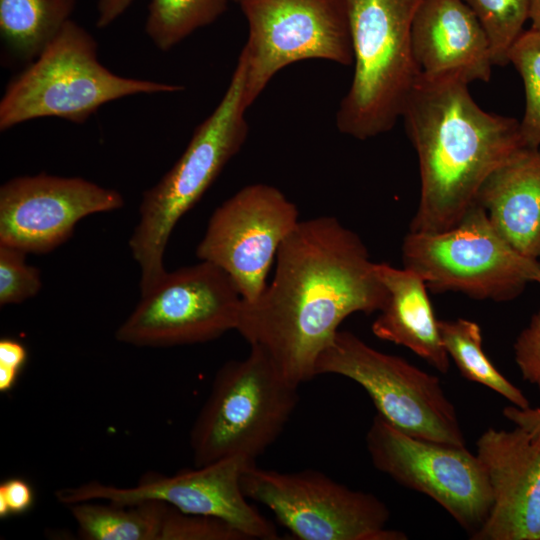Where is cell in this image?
<instances>
[{
    "label": "cell",
    "instance_id": "cell-30",
    "mask_svg": "<svg viewBox=\"0 0 540 540\" xmlns=\"http://www.w3.org/2000/svg\"><path fill=\"white\" fill-rule=\"evenodd\" d=\"M27 360V350L20 342L4 338L0 341V368L19 373Z\"/></svg>",
    "mask_w": 540,
    "mask_h": 540
},
{
    "label": "cell",
    "instance_id": "cell-15",
    "mask_svg": "<svg viewBox=\"0 0 540 540\" xmlns=\"http://www.w3.org/2000/svg\"><path fill=\"white\" fill-rule=\"evenodd\" d=\"M124 203L117 190L81 177H14L0 187V244L27 254L48 253L70 238L81 219Z\"/></svg>",
    "mask_w": 540,
    "mask_h": 540
},
{
    "label": "cell",
    "instance_id": "cell-28",
    "mask_svg": "<svg viewBox=\"0 0 540 540\" xmlns=\"http://www.w3.org/2000/svg\"><path fill=\"white\" fill-rule=\"evenodd\" d=\"M535 282L540 284V260ZM514 354L522 377L540 391V310L518 335L514 343Z\"/></svg>",
    "mask_w": 540,
    "mask_h": 540
},
{
    "label": "cell",
    "instance_id": "cell-4",
    "mask_svg": "<svg viewBox=\"0 0 540 540\" xmlns=\"http://www.w3.org/2000/svg\"><path fill=\"white\" fill-rule=\"evenodd\" d=\"M183 90L179 84L112 72L99 61L93 35L71 19L6 85L0 100V130L49 117L82 124L109 102Z\"/></svg>",
    "mask_w": 540,
    "mask_h": 540
},
{
    "label": "cell",
    "instance_id": "cell-18",
    "mask_svg": "<svg viewBox=\"0 0 540 540\" xmlns=\"http://www.w3.org/2000/svg\"><path fill=\"white\" fill-rule=\"evenodd\" d=\"M477 202L518 253L540 260V150L524 148L482 185Z\"/></svg>",
    "mask_w": 540,
    "mask_h": 540
},
{
    "label": "cell",
    "instance_id": "cell-16",
    "mask_svg": "<svg viewBox=\"0 0 540 540\" xmlns=\"http://www.w3.org/2000/svg\"><path fill=\"white\" fill-rule=\"evenodd\" d=\"M492 505L472 540H540V435L516 426L477 440Z\"/></svg>",
    "mask_w": 540,
    "mask_h": 540
},
{
    "label": "cell",
    "instance_id": "cell-5",
    "mask_svg": "<svg viewBox=\"0 0 540 540\" xmlns=\"http://www.w3.org/2000/svg\"><path fill=\"white\" fill-rule=\"evenodd\" d=\"M421 0H349L354 73L336 113L338 130L359 140L388 132L420 74L412 24Z\"/></svg>",
    "mask_w": 540,
    "mask_h": 540
},
{
    "label": "cell",
    "instance_id": "cell-19",
    "mask_svg": "<svg viewBox=\"0 0 540 540\" xmlns=\"http://www.w3.org/2000/svg\"><path fill=\"white\" fill-rule=\"evenodd\" d=\"M388 299L372 324V332L382 340L402 345L441 373L450 367L438 320L428 297L427 286L414 271L387 263H376Z\"/></svg>",
    "mask_w": 540,
    "mask_h": 540
},
{
    "label": "cell",
    "instance_id": "cell-24",
    "mask_svg": "<svg viewBox=\"0 0 540 540\" xmlns=\"http://www.w3.org/2000/svg\"><path fill=\"white\" fill-rule=\"evenodd\" d=\"M508 61L522 77L525 89V111L520 133L527 148L540 147V32L524 30L513 43Z\"/></svg>",
    "mask_w": 540,
    "mask_h": 540
},
{
    "label": "cell",
    "instance_id": "cell-10",
    "mask_svg": "<svg viewBox=\"0 0 540 540\" xmlns=\"http://www.w3.org/2000/svg\"><path fill=\"white\" fill-rule=\"evenodd\" d=\"M249 34L244 98L249 108L274 75L303 60L353 63L349 0H241Z\"/></svg>",
    "mask_w": 540,
    "mask_h": 540
},
{
    "label": "cell",
    "instance_id": "cell-26",
    "mask_svg": "<svg viewBox=\"0 0 540 540\" xmlns=\"http://www.w3.org/2000/svg\"><path fill=\"white\" fill-rule=\"evenodd\" d=\"M158 540H250V538L223 519L187 514L167 504Z\"/></svg>",
    "mask_w": 540,
    "mask_h": 540
},
{
    "label": "cell",
    "instance_id": "cell-27",
    "mask_svg": "<svg viewBox=\"0 0 540 540\" xmlns=\"http://www.w3.org/2000/svg\"><path fill=\"white\" fill-rule=\"evenodd\" d=\"M27 253L0 244V305L18 304L37 295L42 287L38 268L25 262Z\"/></svg>",
    "mask_w": 540,
    "mask_h": 540
},
{
    "label": "cell",
    "instance_id": "cell-25",
    "mask_svg": "<svg viewBox=\"0 0 540 540\" xmlns=\"http://www.w3.org/2000/svg\"><path fill=\"white\" fill-rule=\"evenodd\" d=\"M463 1L473 11L486 33L494 65H507L509 51L529 20V0Z\"/></svg>",
    "mask_w": 540,
    "mask_h": 540
},
{
    "label": "cell",
    "instance_id": "cell-14",
    "mask_svg": "<svg viewBox=\"0 0 540 540\" xmlns=\"http://www.w3.org/2000/svg\"><path fill=\"white\" fill-rule=\"evenodd\" d=\"M255 461L231 456L180 471L173 476L147 473L132 487H117L90 481L55 492L64 505L86 501H102L119 505H135L159 501L187 513L223 519L250 539L278 538L276 527L245 496L241 479Z\"/></svg>",
    "mask_w": 540,
    "mask_h": 540
},
{
    "label": "cell",
    "instance_id": "cell-34",
    "mask_svg": "<svg viewBox=\"0 0 540 540\" xmlns=\"http://www.w3.org/2000/svg\"><path fill=\"white\" fill-rule=\"evenodd\" d=\"M231 1H234V2H236L238 4L241 2V0H231Z\"/></svg>",
    "mask_w": 540,
    "mask_h": 540
},
{
    "label": "cell",
    "instance_id": "cell-11",
    "mask_svg": "<svg viewBox=\"0 0 540 540\" xmlns=\"http://www.w3.org/2000/svg\"><path fill=\"white\" fill-rule=\"evenodd\" d=\"M242 296L218 266L199 263L168 272L115 332L138 347L204 343L236 330Z\"/></svg>",
    "mask_w": 540,
    "mask_h": 540
},
{
    "label": "cell",
    "instance_id": "cell-33",
    "mask_svg": "<svg viewBox=\"0 0 540 540\" xmlns=\"http://www.w3.org/2000/svg\"><path fill=\"white\" fill-rule=\"evenodd\" d=\"M531 29L540 32V0H529Z\"/></svg>",
    "mask_w": 540,
    "mask_h": 540
},
{
    "label": "cell",
    "instance_id": "cell-6",
    "mask_svg": "<svg viewBox=\"0 0 540 540\" xmlns=\"http://www.w3.org/2000/svg\"><path fill=\"white\" fill-rule=\"evenodd\" d=\"M297 389L257 346L246 358L226 362L191 429L196 467L231 456L255 461L283 431Z\"/></svg>",
    "mask_w": 540,
    "mask_h": 540
},
{
    "label": "cell",
    "instance_id": "cell-12",
    "mask_svg": "<svg viewBox=\"0 0 540 540\" xmlns=\"http://www.w3.org/2000/svg\"><path fill=\"white\" fill-rule=\"evenodd\" d=\"M373 465L397 483L441 505L472 538L484 524L492 493L485 468L466 446L409 435L378 413L366 435Z\"/></svg>",
    "mask_w": 540,
    "mask_h": 540
},
{
    "label": "cell",
    "instance_id": "cell-29",
    "mask_svg": "<svg viewBox=\"0 0 540 540\" xmlns=\"http://www.w3.org/2000/svg\"><path fill=\"white\" fill-rule=\"evenodd\" d=\"M31 486L19 478H11L0 485V517L6 518L26 512L33 505Z\"/></svg>",
    "mask_w": 540,
    "mask_h": 540
},
{
    "label": "cell",
    "instance_id": "cell-13",
    "mask_svg": "<svg viewBox=\"0 0 540 540\" xmlns=\"http://www.w3.org/2000/svg\"><path fill=\"white\" fill-rule=\"evenodd\" d=\"M298 209L278 188L255 183L212 213L196 256L226 272L242 299L256 300L278 250L299 223Z\"/></svg>",
    "mask_w": 540,
    "mask_h": 540
},
{
    "label": "cell",
    "instance_id": "cell-1",
    "mask_svg": "<svg viewBox=\"0 0 540 540\" xmlns=\"http://www.w3.org/2000/svg\"><path fill=\"white\" fill-rule=\"evenodd\" d=\"M365 244L335 217L299 221L276 255L274 276L254 301L242 299L236 330L299 386L357 312L381 311L388 293Z\"/></svg>",
    "mask_w": 540,
    "mask_h": 540
},
{
    "label": "cell",
    "instance_id": "cell-9",
    "mask_svg": "<svg viewBox=\"0 0 540 540\" xmlns=\"http://www.w3.org/2000/svg\"><path fill=\"white\" fill-rule=\"evenodd\" d=\"M241 484L248 499L265 505L298 539H407L387 528L390 512L380 499L316 470L280 472L252 464Z\"/></svg>",
    "mask_w": 540,
    "mask_h": 540
},
{
    "label": "cell",
    "instance_id": "cell-7",
    "mask_svg": "<svg viewBox=\"0 0 540 540\" xmlns=\"http://www.w3.org/2000/svg\"><path fill=\"white\" fill-rule=\"evenodd\" d=\"M405 268L433 292L456 291L506 302L535 282L539 260L514 250L477 202L455 226L440 232L409 231L402 244Z\"/></svg>",
    "mask_w": 540,
    "mask_h": 540
},
{
    "label": "cell",
    "instance_id": "cell-21",
    "mask_svg": "<svg viewBox=\"0 0 540 540\" xmlns=\"http://www.w3.org/2000/svg\"><path fill=\"white\" fill-rule=\"evenodd\" d=\"M79 532L88 540H158L167 504L135 505L79 502L68 506Z\"/></svg>",
    "mask_w": 540,
    "mask_h": 540
},
{
    "label": "cell",
    "instance_id": "cell-3",
    "mask_svg": "<svg viewBox=\"0 0 540 540\" xmlns=\"http://www.w3.org/2000/svg\"><path fill=\"white\" fill-rule=\"evenodd\" d=\"M245 62L241 55L214 111L200 123L171 169L142 194L139 220L129 239L140 268V293L150 291L167 273L164 254L182 216L204 195L248 136L245 112Z\"/></svg>",
    "mask_w": 540,
    "mask_h": 540
},
{
    "label": "cell",
    "instance_id": "cell-23",
    "mask_svg": "<svg viewBox=\"0 0 540 540\" xmlns=\"http://www.w3.org/2000/svg\"><path fill=\"white\" fill-rule=\"evenodd\" d=\"M229 0H150L145 32L153 45L167 52L194 31L213 23Z\"/></svg>",
    "mask_w": 540,
    "mask_h": 540
},
{
    "label": "cell",
    "instance_id": "cell-8",
    "mask_svg": "<svg viewBox=\"0 0 540 540\" xmlns=\"http://www.w3.org/2000/svg\"><path fill=\"white\" fill-rule=\"evenodd\" d=\"M315 374L355 381L371 397L378 414L414 437L465 446L456 409L438 377L405 359L380 352L349 331H338L319 356Z\"/></svg>",
    "mask_w": 540,
    "mask_h": 540
},
{
    "label": "cell",
    "instance_id": "cell-32",
    "mask_svg": "<svg viewBox=\"0 0 540 540\" xmlns=\"http://www.w3.org/2000/svg\"><path fill=\"white\" fill-rule=\"evenodd\" d=\"M135 0H98L96 26L106 28L115 22Z\"/></svg>",
    "mask_w": 540,
    "mask_h": 540
},
{
    "label": "cell",
    "instance_id": "cell-17",
    "mask_svg": "<svg viewBox=\"0 0 540 540\" xmlns=\"http://www.w3.org/2000/svg\"><path fill=\"white\" fill-rule=\"evenodd\" d=\"M420 76L487 82L494 66L489 40L463 0H421L412 24Z\"/></svg>",
    "mask_w": 540,
    "mask_h": 540
},
{
    "label": "cell",
    "instance_id": "cell-2",
    "mask_svg": "<svg viewBox=\"0 0 540 540\" xmlns=\"http://www.w3.org/2000/svg\"><path fill=\"white\" fill-rule=\"evenodd\" d=\"M418 156L420 198L414 232L455 226L477 203L486 179L527 148L514 118L484 111L455 76H419L402 116Z\"/></svg>",
    "mask_w": 540,
    "mask_h": 540
},
{
    "label": "cell",
    "instance_id": "cell-20",
    "mask_svg": "<svg viewBox=\"0 0 540 540\" xmlns=\"http://www.w3.org/2000/svg\"><path fill=\"white\" fill-rule=\"evenodd\" d=\"M78 0H0V38L5 59H36L71 20Z\"/></svg>",
    "mask_w": 540,
    "mask_h": 540
},
{
    "label": "cell",
    "instance_id": "cell-31",
    "mask_svg": "<svg viewBox=\"0 0 540 540\" xmlns=\"http://www.w3.org/2000/svg\"><path fill=\"white\" fill-rule=\"evenodd\" d=\"M503 415L516 426L528 432L540 435V407L519 408L515 405L507 406L503 409Z\"/></svg>",
    "mask_w": 540,
    "mask_h": 540
},
{
    "label": "cell",
    "instance_id": "cell-22",
    "mask_svg": "<svg viewBox=\"0 0 540 540\" xmlns=\"http://www.w3.org/2000/svg\"><path fill=\"white\" fill-rule=\"evenodd\" d=\"M443 345L462 376L500 394L519 408L529 407L522 391L491 363L482 348L480 326L467 319L438 320Z\"/></svg>",
    "mask_w": 540,
    "mask_h": 540
}]
</instances>
